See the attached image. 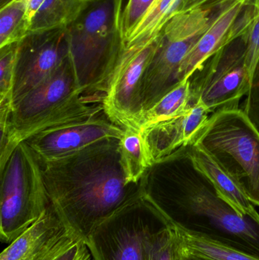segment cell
Returning a JSON list of instances; mask_svg holds the SVG:
<instances>
[{
  "label": "cell",
  "mask_w": 259,
  "mask_h": 260,
  "mask_svg": "<svg viewBox=\"0 0 259 260\" xmlns=\"http://www.w3.org/2000/svg\"><path fill=\"white\" fill-rule=\"evenodd\" d=\"M144 197L176 229L259 257V217L243 216L198 166L190 143L155 160Z\"/></svg>",
  "instance_id": "6da1fadb"
},
{
  "label": "cell",
  "mask_w": 259,
  "mask_h": 260,
  "mask_svg": "<svg viewBox=\"0 0 259 260\" xmlns=\"http://www.w3.org/2000/svg\"><path fill=\"white\" fill-rule=\"evenodd\" d=\"M119 145L120 139H104L41 163L52 205L71 233L85 243L99 224L143 194L141 182H126Z\"/></svg>",
  "instance_id": "7a4b0ae2"
},
{
  "label": "cell",
  "mask_w": 259,
  "mask_h": 260,
  "mask_svg": "<svg viewBox=\"0 0 259 260\" xmlns=\"http://www.w3.org/2000/svg\"><path fill=\"white\" fill-rule=\"evenodd\" d=\"M124 0H91L68 28L69 59L79 90L102 102L124 45Z\"/></svg>",
  "instance_id": "3957f363"
},
{
  "label": "cell",
  "mask_w": 259,
  "mask_h": 260,
  "mask_svg": "<svg viewBox=\"0 0 259 260\" xmlns=\"http://www.w3.org/2000/svg\"><path fill=\"white\" fill-rule=\"evenodd\" d=\"M192 142L259 206V133L243 110L213 113Z\"/></svg>",
  "instance_id": "277c9868"
},
{
  "label": "cell",
  "mask_w": 259,
  "mask_h": 260,
  "mask_svg": "<svg viewBox=\"0 0 259 260\" xmlns=\"http://www.w3.org/2000/svg\"><path fill=\"white\" fill-rule=\"evenodd\" d=\"M0 173V238L11 243L44 215L51 202L41 163L27 142L15 148Z\"/></svg>",
  "instance_id": "5b68a950"
},
{
  "label": "cell",
  "mask_w": 259,
  "mask_h": 260,
  "mask_svg": "<svg viewBox=\"0 0 259 260\" xmlns=\"http://www.w3.org/2000/svg\"><path fill=\"white\" fill-rule=\"evenodd\" d=\"M169 224L142 194L99 224L85 244L94 260H149L157 235Z\"/></svg>",
  "instance_id": "8992f818"
},
{
  "label": "cell",
  "mask_w": 259,
  "mask_h": 260,
  "mask_svg": "<svg viewBox=\"0 0 259 260\" xmlns=\"http://www.w3.org/2000/svg\"><path fill=\"white\" fill-rule=\"evenodd\" d=\"M216 10L205 6L179 12L164 27L143 76L142 114L181 83V65L209 27Z\"/></svg>",
  "instance_id": "52a82bcc"
},
{
  "label": "cell",
  "mask_w": 259,
  "mask_h": 260,
  "mask_svg": "<svg viewBox=\"0 0 259 260\" xmlns=\"http://www.w3.org/2000/svg\"><path fill=\"white\" fill-rule=\"evenodd\" d=\"M243 35L220 49L189 78L190 106L200 105L211 114L239 108L249 89L251 76L246 63Z\"/></svg>",
  "instance_id": "ba28073f"
},
{
  "label": "cell",
  "mask_w": 259,
  "mask_h": 260,
  "mask_svg": "<svg viewBox=\"0 0 259 260\" xmlns=\"http://www.w3.org/2000/svg\"><path fill=\"white\" fill-rule=\"evenodd\" d=\"M82 95L68 56L53 74L14 105L8 123H0V148L18 132Z\"/></svg>",
  "instance_id": "9c48e42d"
},
{
  "label": "cell",
  "mask_w": 259,
  "mask_h": 260,
  "mask_svg": "<svg viewBox=\"0 0 259 260\" xmlns=\"http://www.w3.org/2000/svg\"><path fill=\"white\" fill-rule=\"evenodd\" d=\"M68 56L67 27L30 34L18 43L12 106L53 74Z\"/></svg>",
  "instance_id": "30bf717a"
},
{
  "label": "cell",
  "mask_w": 259,
  "mask_h": 260,
  "mask_svg": "<svg viewBox=\"0 0 259 260\" xmlns=\"http://www.w3.org/2000/svg\"><path fill=\"white\" fill-rule=\"evenodd\" d=\"M124 133L125 128L113 123L103 113L46 130L25 142L42 163L71 155L104 139H120Z\"/></svg>",
  "instance_id": "8fae6325"
},
{
  "label": "cell",
  "mask_w": 259,
  "mask_h": 260,
  "mask_svg": "<svg viewBox=\"0 0 259 260\" xmlns=\"http://www.w3.org/2000/svg\"><path fill=\"white\" fill-rule=\"evenodd\" d=\"M74 236L54 206L2 252L0 260H44L59 244Z\"/></svg>",
  "instance_id": "7c38bea8"
},
{
  "label": "cell",
  "mask_w": 259,
  "mask_h": 260,
  "mask_svg": "<svg viewBox=\"0 0 259 260\" xmlns=\"http://www.w3.org/2000/svg\"><path fill=\"white\" fill-rule=\"evenodd\" d=\"M211 113L202 105L154 125L141 132L152 161L171 154L182 145L193 142L203 127Z\"/></svg>",
  "instance_id": "4fadbf2b"
},
{
  "label": "cell",
  "mask_w": 259,
  "mask_h": 260,
  "mask_svg": "<svg viewBox=\"0 0 259 260\" xmlns=\"http://www.w3.org/2000/svg\"><path fill=\"white\" fill-rule=\"evenodd\" d=\"M91 0H32L27 5L29 35L68 27Z\"/></svg>",
  "instance_id": "5bb4252c"
},
{
  "label": "cell",
  "mask_w": 259,
  "mask_h": 260,
  "mask_svg": "<svg viewBox=\"0 0 259 260\" xmlns=\"http://www.w3.org/2000/svg\"><path fill=\"white\" fill-rule=\"evenodd\" d=\"M190 152L198 166L209 177L222 195L243 216L259 217L252 202L238 185L222 171L211 157L197 145L190 143Z\"/></svg>",
  "instance_id": "9a60e30c"
},
{
  "label": "cell",
  "mask_w": 259,
  "mask_h": 260,
  "mask_svg": "<svg viewBox=\"0 0 259 260\" xmlns=\"http://www.w3.org/2000/svg\"><path fill=\"white\" fill-rule=\"evenodd\" d=\"M182 0H155L124 38V45H147L160 38L169 21L179 13Z\"/></svg>",
  "instance_id": "2e32d148"
},
{
  "label": "cell",
  "mask_w": 259,
  "mask_h": 260,
  "mask_svg": "<svg viewBox=\"0 0 259 260\" xmlns=\"http://www.w3.org/2000/svg\"><path fill=\"white\" fill-rule=\"evenodd\" d=\"M119 149L126 182L138 184L153 164L141 132L135 128H125Z\"/></svg>",
  "instance_id": "e0dca14e"
},
{
  "label": "cell",
  "mask_w": 259,
  "mask_h": 260,
  "mask_svg": "<svg viewBox=\"0 0 259 260\" xmlns=\"http://www.w3.org/2000/svg\"><path fill=\"white\" fill-rule=\"evenodd\" d=\"M191 108L190 81L187 79L143 113L138 129L145 131L154 125L176 117Z\"/></svg>",
  "instance_id": "ac0fdd59"
},
{
  "label": "cell",
  "mask_w": 259,
  "mask_h": 260,
  "mask_svg": "<svg viewBox=\"0 0 259 260\" xmlns=\"http://www.w3.org/2000/svg\"><path fill=\"white\" fill-rule=\"evenodd\" d=\"M27 5L12 2L0 9V48L21 42L29 35Z\"/></svg>",
  "instance_id": "d6986e66"
},
{
  "label": "cell",
  "mask_w": 259,
  "mask_h": 260,
  "mask_svg": "<svg viewBox=\"0 0 259 260\" xmlns=\"http://www.w3.org/2000/svg\"><path fill=\"white\" fill-rule=\"evenodd\" d=\"M182 244L193 253L211 260H259V257L177 229Z\"/></svg>",
  "instance_id": "ffe728a7"
},
{
  "label": "cell",
  "mask_w": 259,
  "mask_h": 260,
  "mask_svg": "<svg viewBox=\"0 0 259 260\" xmlns=\"http://www.w3.org/2000/svg\"><path fill=\"white\" fill-rule=\"evenodd\" d=\"M18 43L0 48V108L12 109Z\"/></svg>",
  "instance_id": "44dd1931"
},
{
  "label": "cell",
  "mask_w": 259,
  "mask_h": 260,
  "mask_svg": "<svg viewBox=\"0 0 259 260\" xmlns=\"http://www.w3.org/2000/svg\"><path fill=\"white\" fill-rule=\"evenodd\" d=\"M243 38L246 45V63L252 79L259 62V0H252L250 16Z\"/></svg>",
  "instance_id": "7402d4cb"
},
{
  "label": "cell",
  "mask_w": 259,
  "mask_h": 260,
  "mask_svg": "<svg viewBox=\"0 0 259 260\" xmlns=\"http://www.w3.org/2000/svg\"><path fill=\"white\" fill-rule=\"evenodd\" d=\"M179 236L177 229L170 223L157 235L149 260H177Z\"/></svg>",
  "instance_id": "603a6c76"
},
{
  "label": "cell",
  "mask_w": 259,
  "mask_h": 260,
  "mask_svg": "<svg viewBox=\"0 0 259 260\" xmlns=\"http://www.w3.org/2000/svg\"><path fill=\"white\" fill-rule=\"evenodd\" d=\"M91 255L83 241L71 236L59 244L44 260H91Z\"/></svg>",
  "instance_id": "cb8c5ba5"
},
{
  "label": "cell",
  "mask_w": 259,
  "mask_h": 260,
  "mask_svg": "<svg viewBox=\"0 0 259 260\" xmlns=\"http://www.w3.org/2000/svg\"><path fill=\"white\" fill-rule=\"evenodd\" d=\"M155 0H128L123 8L122 27L124 38L138 24Z\"/></svg>",
  "instance_id": "d4e9b609"
},
{
  "label": "cell",
  "mask_w": 259,
  "mask_h": 260,
  "mask_svg": "<svg viewBox=\"0 0 259 260\" xmlns=\"http://www.w3.org/2000/svg\"><path fill=\"white\" fill-rule=\"evenodd\" d=\"M242 110L259 133V62L252 75L250 86Z\"/></svg>",
  "instance_id": "484cf974"
},
{
  "label": "cell",
  "mask_w": 259,
  "mask_h": 260,
  "mask_svg": "<svg viewBox=\"0 0 259 260\" xmlns=\"http://www.w3.org/2000/svg\"><path fill=\"white\" fill-rule=\"evenodd\" d=\"M177 260H211L193 253L188 250L187 247L182 244L179 238V252H178Z\"/></svg>",
  "instance_id": "4316f807"
},
{
  "label": "cell",
  "mask_w": 259,
  "mask_h": 260,
  "mask_svg": "<svg viewBox=\"0 0 259 260\" xmlns=\"http://www.w3.org/2000/svg\"><path fill=\"white\" fill-rule=\"evenodd\" d=\"M207 0H182L179 12H187L196 8L202 7Z\"/></svg>",
  "instance_id": "83f0119b"
},
{
  "label": "cell",
  "mask_w": 259,
  "mask_h": 260,
  "mask_svg": "<svg viewBox=\"0 0 259 260\" xmlns=\"http://www.w3.org/2000/svg\"><path fill=\"white\" fill-rule=\"evenodd\" d=\"M232 1H235V0H207L203 6H209V7L217 9Z\"/></svg>",
  "instance_id": "f1b7e54d"
},
{
  "label": "cell",
  "mask_w": 259,
  "mask_h": 260,
  "mask_svg": "<svg viewBox=\"0 0 259 260\" xmlns=\"http://www.w3.org/2000/svg\"><path fill=\"white\" fill-rule=\"evenodd\" d=\"M13 1L14 0H0V9L5 7V6H7Z\"/></svg>",
  "instance_id": "f546056e"
},
{
  "label": "cell",
  "mask_w": 259,
  "mask_h": 260,
  "mask_svg": "<svg viewBox=\"0 0 259 260\" xmlns=\"http://www.w3.org/2000/svg\"><path fill=\"white\" fill-rule=\"evenodd\" d=\"M32 0H14L13 2H19V3H24V4L27 5L29 3H30V2Z\"/></svg>",
  "instance_id": "4dcf8cb0"
}]
</instances>
